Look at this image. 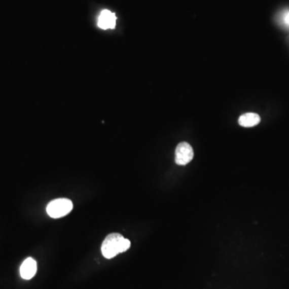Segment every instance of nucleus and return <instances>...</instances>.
Returning <instances> with one entry per match:
<instances>
[{"label":"nucleus","mask_w":289,"mask_h":289,"mask_svg":"<svg viewBox=\"0 0 289 289\" xmlns=\"http://www.w3.org/2000/svg\"><path fill=\"white\" fill-rule=\"evenodd\" d=\"M130 246V241L121 234H110L101 245V253L106 259H112L120 253L126 251Z\"/></svg>","instance_id":"nucleus-1"},{"label":"nucleus","mask_w":289,"mask_h":289,"mask_svg":"<svg viewBox=\"0 0 289 289\" xmlns=\"http://www.w3.org/2000/svg\"><path fill=\"white\" fill-rule=\"evenodd\" d=\"M74 204L68 199H56L51 201L47 206V213L51 218L59 219L69 214Z\"/></svg>","instance_id":"nucleus-2"},{"label":"nucleus","mask_w":289,"mask_h":289,"mask_svg":"<svg viewBox=\"0 0 289 289\" xmlns=\"http://www.w3.org/2000/svg\"><path fill=\"white\" fill-rule=\"evenodd\" d=\"M116 22L117 17L115 13L110 12L109 10H103L99 16L97 26L103 30L114 29L116 27Z\"/></svg>","instance_id":"nucleus-4"},{"label":"nucleus","mask_w":289,"mask_h":289,"mask_svg":"<svg viewBox=\"0 0 289 289\" xmlns=\"http://www.w3.org/2000/svg\"><path fill=\"white\" fill-rule=\"evenodd\" d=\"M260 122V117L257 114L248 113L243 114L239 118V124L244 128H250L258 125Z\"/></svg>","instance_id":"nucleus-6"},{"label":"nucleus","mask_w":289,"mask_h":289,"mask_svg":"<svg viewBox=\"0 0 289 289\" xmlns=\"http://www.w3.org/2000/svg\"><path fill=\"white\" fill-rule=\"evenodd\" d=\"M282 21H283V23L284 25L289 27V11H287V12L283 14Z\"/></svg>","instance_id":"nucleus-7"},{"label":"nucleus","mask_w":289,"mask_h":289,"mask_svg":"<svg viewBox=\"0 0 289 289\" xmlns=\"http://www.w3.org/2000/svg\"><path fill=\"white\" fill-rule=\"evenodd\" d=\"M194 151L191 144L187 142H181L177 144L175 151V162L179 166H186L192 161Z\"/></svg>","instance_id":"nucleus-3"},{"label":"nucleus","mask_w":289,"mask_h":289,"mask_svg":"<svg viewBox=\"0 0 289 289\" xmlns=\"http://www.w3.org/2000/svg\"><path fill=\"white\" fill-rule=\"evenodd\" d=\"M37 271V263L34 259H26L20 267V276L24 279H31L34 277Z\"/></svg>","instance_id":"nucleus-5"}]
</instances>
